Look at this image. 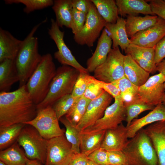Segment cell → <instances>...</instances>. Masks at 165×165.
<instances>
[{
  "instance_id": "39",
  "label": "cell",
  "mask_w": 165,
  "mask_h": 165,
  "mask_svg": "<svg viewBox=\"0 0 165 165\" xmlns=\"http://www.w3.org/2000/svg\"><path fill=\"white\" fill-rule=\"evenodd\" d=\"M87 15V14L73 9L71 29L74 35L79 33L83 28Z\"/></svg>"
},
{
  "instance_id": "44",
  "label": "cell",
  "mask_w": 165,
  "mask_h": 165,
  "mask_svg": "<svg viewBox=\"0 0 165 165\" xmlns=\"http://www.w3.org/2000/svg\"><path fill=\"white\" fill-rule=\"evenodd\" d=\"M148 1L153 13L165 20V2L164 1L151 0Z\"/></svg>"
},
{
  "instance_id": "37",
  "label": "cell",
  "mask_w": 165,
  "mask_h": 165,
  "mask_svg": "<svg viewBox=\"0 0 165 165\" xmlns=\"http://www.w3.org/2000/svg\"><path fill=\"white\" fill-rule=\"evenodd\" d=\"M126 112L125 121L127 127L132 121L141 113L146 111L152 110L155 106L139 103L125 105Z\"/></svg>"
},
{
  "instance_id": "24",
  "label": "cell",
  "mask_w": 165,
  "mask_h": 165,
  "mask_svg": "<svg viewBox=\"0 0 165 165\" xmlns=\"http://www.w3.org/2000/svg\"><path fill=\"white\" fill-rule=\"evenodd\" d=\"M123 67L125 77L138 87L144 84L150 77V73L142 68L129 55H124Z\"/></svg>"
},
{
  "instance_id": "10",
  "label": "cell",
  "mask_w": 165,
  "mask_h": 165,
  "mask_svg": "<svg viewBox=\"0 0 165 165\" xmlns=\"http://www.w3.org/2000/svg\"><path fill=\"white\" fill-rule=\"evenodd\" d=\"M106 23L92 2L83 28L79 33L74 35L75 42L81 45L93 46L100 36L101 32L105 28Z\"/></svg>"
},
{
  "instance_id": "50",
  "label": "cell",
  "mask_w": 165,
  "mask_h": 165,
  "mask_svg": "<svg viewBox=\"0 0 165 165\" xmlns=\"http://www.w3.org/2000/svg\"><path fill=\"white\" fill-rule=\"evenodd\" d=\"M86 165H100L90 160H89Z\"/></svg>"
},
{
  "instance_id": "15",
  "label": "cell",
  "mask_w": 165,
  "mask_h": 165,
  "mask_svg": "<svg viewBox=\"0 0 165 165\" xmlns=\"http://www.w3.org/2000/svg\"><path fill=\"white\" fill-rule=\"evenodd\" d=\"M165 36V20L158 16V20L154 25L137 33L130 39L131 43L152 48L155 47Z\"/></svg>"
},
{
  "instance_id": "45",
  "label": "cell",
  "mask_w": 165,
  "mask_h": 165,
  "mask_svg": "<svg viewBox=\"0 0 165 165\" xmlns=\"http://www.w3.org/2000/svg\"><path fill=\"white\" fill-rule=\"evenodd\" d=\"M165 59V36L156 45L154 62L156 64Z\"/></svg>"
},
{
  "instance_id": "16",
  "label": "cell",
  "mask_w": 165,
  "mask_h": 165,
  "mask_svg": "<svg viewBox=\"0 0 165 165\" xmlns=\"http://www.w3.org/2000/svg\"><path fill=\"white\" fill-rule=\"evenodd\" d=\"M155 47H146L130 43L125 51L142 68L150 73L156 72L154 62Z\"/></svg>"
},
{
  "instance_id": "25",
  "label": "cell",
  "mask_w": 165,
  "mask_h": 165,
  "mask_svg": "<svg viewBox=\"0 0 165 165\" xmlns=\"http://www.w3.org/2000/svg\"><path fill=\"white\" fill-rule=\"evenodd\" d=\"M19 80L15 60L6 59L0 62V92H9L12 86Z\"/></svg>"
},
{
  "instance_id": "32",
  "label": "cell",
  "mask_w": 165,
  "mask_h": 165,
  "mask_svg": "<svg viewBox=\"0 0 165 165\" xmlns=\"http://www.w3.org/2000/svg\"><path fill=\"white\" fill-rule=\"evenodd\" d=\"M91 101L83 95L77 99L65 117L76 127L85 114Z\"/></svg>"
},
{
  "instance_id": "7",
  "label": "cell",
  "mask_w": 165,
  "mask_h": 165,
  "mask_svg": "<svg viewBox=\"0 0 165 165\" xmlns=\"http://www.w3.org/2000/svg\"><path fill=\"white\" fill-rule=\"evenodd\" d=\"M165 77L161 73L149 77L146 82L139 87L136 94L124 105L139 103L156 106L161 104L165 94Z\"/></svg>"
},
{
  "instance_id": "51",
  "label": "cell",
  "mask_w": 165,
  "mask_h": 165,
  "mask_svg": "<svg viewBox=\"0 0 165 165\" xmlns=\"http://www.w3.org/2000/svg\"><path fill=\"white\" fill-rule=\"evenodd\" d=\"M162 103L164 105V106L165 107V94L164 98L163 99V101Z\"/></svg>"
},
{
  "instance_id": "13",
  "label": "cell",
  "mask_w": 165,
  "mask_h": 165,
  "mask_svg": "<svg viewBox=\"0 0 165 165\" xmlns=\"http://www.w3.org/2000/svg\"><path fill=\"white\" fill-rule=\"evenodd\" d=\"M74 154L64 135L48 140L44 165H68Z\"/></svg>"
},
{
  "instance_id": "52",
  "label": "cell",
  "mask_w": 165,
  "mask_h": 165,
  "mask_svg": "<svg viewBox=\"0 0 165 165\" xmlns=\"http://www.w3.org/2000/svg\"><path fill=\"white\" fill-rule=\"evenodd\" d=\"M0 165H7L3 161L1 160H0Z\"/></svg>"
},
{
  "instance_id": "11",
  "label": "cell",
  "mask_w": 165,
  "mask_h": 165,
  "mask_svg": "<svg viewBox=\"0 0 165 165\" xmlns=\"http://www.w3.org/2000/svg\"><path fill=\"white\" fill-rule=\"evenodd\" d=\"M114 99V102L106 108L102 117L92 126L82 131L94 132L106 130L115 128L125 121L126 112L124 101L121 95Z\"/></svg>"
},
{
  "instance_id": "46",
  "label": "cell",
  "mask_w": 165,
  "mask_h": 165,
  "mask_svg": "<svg viewBox=\"0 0 165 165\" xmlns=\"http://www.w3.org/2000/svg\"><path fill=\"white\" fill-rule=\"evenodd\" d=\"M73 8L87 14L92 3L90 0H72Z\"/></svg>"
},
{
  "instance_id": "35",
  "label": "cell",
  "mask_w": 165,
  "mask_h": 165,
  "mask_svg": "<svg viewBox=\"0 0 165 165\" xmlns=\"http://www.w3.org/2000/svg\"><path fill=\"white\" fill-rule=\"evenodd\" d=\"M6 4H21L24 5L23 11L29 14L35 10H40L52 6L54 2L52 0H5Z\"/></svg>"
},
{
  "instance_id": "31",
  "label": "cell",
  "mask_w": 165,
  "mask_h": 165,
  "mask_svg": "<svg viewBox=\"0 0 165 165\" xmlns=\"http://www.w3.org/2000/svg\"><path fill=\"white\" fill-rule=\"evenodd\" d=\"M25 125L23 123H20L0 127V151L10 147L17 141Z\"/></svg>"
},
{
  "instance_id": "23",
  "label": "cell",
  "mask_w": 165,
  "mask_h": 165,
  "mask_svg": "<svg viewBox=\"0 0 165 165\" xmlns=\"http://www.w3.org/2000/svg\"><path fill=\"white\" fill-rule=\"evenodd\" d=\"M118 14L121 16H138L139 14L155 15L149 4L143 0H116Z\"/></svg>"
},
{
  "instance_id": "40",
  "label": "cell",
  "mask_w": 165,
  "mask_h": 165,
  "mask_svg": "<svg viewBox=\"0 0 165 165\" xmlns=\"http://www.w3.org/2000/svg\"><path fill=\"white\" fill-rule=\"evenodd\" d=\"M87 74L80 72L72 94L74 98H78L83 95L88 84L86 77Z\"/></svg>"
},
{
  "instance_id": "6",
  "label": "cell",
  "mask_w": 165,
  "mask_h": 165,
  "mask_svg": "<svg viewBox=\"0 0 165 165\" xmlns=\"http://www.w3.org/2000/svg\"><path fill=\"white\" fill-rule=\"evenodd\" d=\"M16 141L24 149L27 158L37 160L45 165L48 140L42 137L35 128L29 125L25 124Z\"/></svg>"
},
{
  "instance_id": "36",
  "label": "cell",
  "mask_w": 165,
  "mask_h": 165,
  "mask_svg": "<svg viewBox=\"0 0 165 165\" xmlns=\"http://www.w3.org/2000/svg\"><path fill=\"white\" fill-rule=\"evenodd\" d=\"M79 98H74L72 94H69L64 96L54 103L52 106L59 120L68 113Z\"/></svg>"
},
{
  "instance_id": "9",
  "label": "cell",
  "mask_w": 165,
  "mask_h": 165,
  "mask_svg": "<svg viewBox=\"0 0 165 165\" xmlns=\"http://www.w3.org/2000/svg\"><path fill=\"white\" fill-rule=\"evenodd\" d=\"M59 120L52 106L37 110L36 117L24 123L35 128L44 138L47 140L64 135V130L59 125Z\"/></svg>"
},
{
  "instance_id": "19",
  "label": "cell",
  "mask_w": 165,
  "mask_h": 165,
  "mask_svg": "<svg viewBox=\"0 0 165 165\" xmlns=\"http://www.w3.org/2000/svg\"><path fill=\"white\" fill-rule=\"evenodd\" d=\"M128 138L127 127L122 123L106 130L101 148L108 152L123 151Z\"/></svg>"
},
{
  "instance_id": "43",
  "label": "cell",
  "mask_w": 165,
  "mask_h": 165,
  "mask_svg": "<svg viewBox=\"0 0 165 165\" xmlns=\"http://www.w3.org/2000/svg\"><path fill=\"white\" fill-rule=\"evenodd\" d=\"M105 92L97 85L93 83H89L87 86L83 96L91 101L99 97Z\"/></svg>"
},
{
  "instance_id": "26",
  "label": "cell",
  "mask_w": 165,
  "mask_h": 165,
  "mask_svg": "<svg viewBox=\"0 0 165 165\" xmlns=\"http://www.w3.org/2000/svg\"><path fill=\"white\" fill-rule=\"evenodd\" d=\"M158 16L156 15H146L143 17L138 16H127L126 28L128 37L131 38L137 33L154 25Z\"/></svg>"
},
{
  "instance_id": "27",
  "label": "cell",
  "mask_w": 165,
  "mask_h": 165,
  "mask_svg": "<svg viewBox=\"0 0 165 165\" xmlns=\"http://www.w3.org/2000/svg\"><path fill=\"white\" fill-rule=\"evenodd\" d=\"M106 130L94 132H80V152L87 156L101 148Z\"/></svg>"
},
{
  "instance_id": "53",
  "label": "cell",
  "mask_w": 165,
  "mask_h": 165,
  "mask_svg": "<svg viewBox=\"0 0 165 165\" xmlns=\"http://www.w3.org/2000/svg\"><path fill=\"white\" fill-rule=\"evenodd\" d=\"M164 1L165 2V0H164Z\"/></svg>"
},
{
  "instance_id": "29",
  "label": "cell",
  "mask_w": 165,
  "mask_h": 165,
  "mask_svg": "<svg viewBox=\"0 0 165 165\" xmlns=\"http://www.w3.org/2000/svg\"><path fill=\"white\" fill-rule=\"evenodd\" d=\"M26 159L24 152L21 149L17 141L0 152V160L7 165H26Z\"/></svg>"
},
{
  "instance_id": "49",
  "label": "cell",
  "mask_w": 165,
  "mask_h": 165,
  "mask_svg": "<svg viewBox=\"0 0 165 165\" xmlns=\"http://www.w3.org/2000/svg\"><path fill=\"white\" fill-rule=\"evenodd\" d=\"M42 164L37 160H30L26 157V165H42Z\"/></svg>"
},
{
  "instance_id": "33",
  "label": "cell",
  "mask_w": 165,
  "mask_h": 165,
  "mask_svg": "<svg viewBox=\"0 0 165 165\" xmlns=\"http://www.w3.org/2000/svg\"><path fill=\"white\" fill-rule=\"evenodd\" d=\"M59 121L66 128L65 137L72 145V149L74 154L80 152L79 134L80 131L76 127L69 122L65 117L61 118Z\"/></svg>"
},
{
  "instance_id": "8",
  "label": "cell",
  "mask_w": 165,
  "mask_h": 165,
  "mask_svg": "<svg viewBox=\"0 0 165 165\" xmlns=\"http://www.w3.org/2000/svg\"><path fill=\"white\" fill-rule=\"evenodd\" d=\"M124 55L119 47L112 48L105 61L94 72V77L107 83H112L125 76L123 67Z\"/></svg>"
},
{
  "instance_id": "47",
  "label": "cell",
  "mask_w": 165,
  "mask_h": 165,
  "mask_svg": "<svg viewBox=\"0 0 165 165\" xmlns=\"http://www.w3.org/2000/svg\"><path fill=\"white\" fill-rule=\"evenodd\" d=\"M89 160L88 156L80 152L73 155L68 165H86Z\"/></svg>"
},
{
  "instance_id": "22",
  "label": "cell",
  "mask_w": 165,
  "mask_h": 165,
  "mask_svg": "<svg viewBox=\"0 0 165 165\" xmlns=\"http://www.w3.org/2000/svg\"><path fill=\"white\" fill-rule=\"evenodd\" d=\"M23 42L7 31L0 28V62L6 59L15 60Z\"/></svg>"
},
{
  "instance_id": "28",
  "label": "cell",
  "mask_w": 165,
  "mask_h": 165,
  "mask_svg": "<svg viewBox=\"0 0 165 165\" xmlns=\"http://www.w3.org/2000/svg\"><path fill=\"white\" fill-rule=\"evenodd\" d=\"M52 8L59 27L71 28L73 9L72 0H54Z\"/></svg>"
},
{
  "instance_id": "2",
  "label": "cell",
  "mask_w": 165,
  "mask_h": 165,
  "mask_svg": "<svg viewBox=\"0 0 165 165\" xmlns=\"http://www.w3.org/2000/svg\"><path fill=\"white\" fill-rule=\"evenodd\" d=\"M44 20L34 26L23 42L15 63L18 74L19 87L26 85L40 62L42 56L38 52V38L34 35Z\"/></svg>"
},
{
  "instance_id": "14",
  "label": "cell",
  "mask_w": 165,
  "mask_h": 165,
  "mask_svg": "<svg viewBox=\"0 0 165 165\" xmlns=\"http://www.w3.org/2000/svg\"><path fill=\"white\" fill-rule=\"evenodd\" d=\"M112 97L105 92L99 97L91 100L86 112L76 127L80 132L92 126L103 116L105 111L109 106Z\"/></svg>"
},
{
  "instance_id": "41",
  "label": "cell",
  "mask_w": 165,
  "mask_h": 165,
  "mask_svg": "<svg viewBox=\"0 0 165 165\" xmlns=\"http://www.w3.org/2000/svg\"><path fill=\"white\" fill-rule=\"evenodd\" d=\"M88 157L89 160L100 165H109L108 151L101 148L91 153Z\"/></svg>"
},
{
  "instance_id": "42",
  "label": "cell",
  "mask_w": 165,
  "mask_h": 165,
  "mask_svg": "<svg viewBox=\"0 0 165 165\" xmlns=\"http://www.w3.org/2000/svg\"><path fill=\"white\" fill-rule=\"evenodd\" d=\"M109 165H128L126 157L122 151L108 152Z\"/></svg>"
},
{
  "instance_id": "17",
  "label": "cell",
  "mask_w": 165,
  "mask_h": 165,
  "mask_svg": "<svg viewBox=\"0 0 165 165\" xmlns=\"http://www.w3.org/2000/svg\"><path fill=\"white\" fill-rule=\"evenodd\" d=\"M144 130L151 141L160 165H165V120L150 124Z\"/></svg>"
},
{
  "instance_id": "38",
  "label": "cell",
  "mask_w": 165,
  "mask_h": 165,
  "mask_svg": "<svg viewBox=\"0 0 165 165\" xmlns=\"http://www.w3.org/2000/svg\"><path fill=\"white\" fill-rule=\"evenodd\" d=\"M86 79L88 83H93L104 90L114 98L120 96V93L118 88L112 83H107L98 80L93 76L86 74Z\"/></svg>"
},
{
  "instance_id": "18",
  "label": "cell",
  "mask_w": 165,
  "mask_h": 165,
  "mask_svg": "<svg viewBox=\"0 0 165 165\" xmlns=\"http://www.w3.org/2000/svg\"><path fill=\"white\" fill-rule=\"evenodd\" d=\"M112 45V40L105 28L98 39L94 52L87 60L86 68L89 73L94 72L97 68L105 61Z\"/></svg>"
},
{
  "instance_id": "34",
  "label": "cell",
  "mask_w": 165,
  "mask_h": 165,
  "mask_svg": "<svg viewBox=\"0 0 165 165\" xmlns=\"http://www.w3.org/2000/svg\"><path fill=\"white\" fill-rule=\"evenodd\" d=\"M112 83L119 90L124 103L131 100L137 94L139 87L131 82L125 76Z\"/></svg>"
},
{
  "instance_id": "21",
  "label": "cell",
  "mask_w": 165,
  "mask_h": 165,
  "mask_svg": "<svg viewBox=\"0 0 165 165\" xmlns=\"http://www.w3.org/2000/svg\"><path fill=\"white\" fill-rule=\"evenodd\" d=\"M126 19L118 16L116 23H106L105 26L112 42V48L119 46L124 51L131 43L126 32Z\"/></svg>"
},
{
  "instance_id": "4",
  "label": "cell",
  "mask_w": 165,
  "mask_h": 165,
  "mask_svg": "<svg viewBox=\"0 0 165 165\" xmlns=\"http://www.w3.org/2000/svg\"><path fill=\"white\" fill-rule=\"evenodd\" d=\"M122 151L128 165H160L155 150L144 128L128 139Z\"/></svg>"
},
{
  "instance_id": "1",
  "label": "cell",
  "mask_w": 165,
  "mask_h": 165,
  "mask_svg": "<svg viewBox=\"0 0 165 165\" xmlns=\"http://www.w3.org/2000/svg\"><path fill=\"white\" fill-rule=\"evenodd\" d=\"M37 106L26 85L12 92H0V127L31 120L37 115Z\"/></svg>"
},
{
  "instance_id": "20",
  "label": "cell",
  "mask_w": 165,
  "mask_h": 165,
  "mask_svg": "<svg viewBox=\"0 0 165 165\" xmlns=\"http://www.w3.org/2000/svg\"><path fill=\"white\" fill-rule=\"evenodd\" d=\"M165 120V107L159 104L147 114L139 119H135L127 127L129 138H133L140 130L147 126L157 122Z\"/></svg>"
},
{
  "instance_id": "5",
  "label": "cell",
  "mask_w": 165,
  "mask_h": 165,
  "mask_svg": "<svg viewBox=\"0 0 165 165\" xmlns=\"http://www.w3.org/2000/svg\"><path fill=\"white\" fill-rule=\"evenodd\" d=\"M80 72L70 66L62 65L57 69L48 93L44 100L37 105V110L52 106L57 100L72 94Z\"/></svg>"
},
{
  "instance_id": "3",
  "label": "cell",
  "mask_w": 165,
  "mask_h": 165,
  "mask_svg": "<svg viewBox=\"0 0 165 165\" xmlns=\"http://www.w3.org/2000/svg\"><path fill=\"white\" fill-rule=\"evenodd\" d=\"M56 70L51 54L47 53L42 55L40 62L26 85L28 92L37 105L46 97Z\"/></svg>"
},
{
  "instance_id": "12",
  "label": "cell",
  "mask_w": 165,
  "mask_h": 165,
  "mask_svg": "<svg viewBox=\"0 0 165 165\" xmlns=\"http://www.w3.org/2000/svg\"><path fill=\"white\" fill-rule=\"evenodd\" d=\"M51 26L48 33L55 43L58 50L54 54V57L62 65L72 67L80 72L89 74L86 68L81 65L77 61L71 51L66 45L64 40V32L61 31L56 20L51 19Z\"/></svg>"
},
{
  "instance_id": "48",
  "label": "cell",
  "mask_w": 165,
  "mask_h": 165,
  "mask_svg": "<svg viewBox=\"0 0 165 165\" xmlns=\"http://www.w3.org/2000/svg\"><path fill=\"white\" fill-rule=\"evenodd\" d=\"M156 72L163 74L165 77V59L156 64ZM165 88V81L164 82Z\"/></svg>"
},
{
  "instance_id": "30",
  "label": "cell",
  "mask_w": 165,
  "mask_h": 165,
  "mask_svg": "<svg viewBox=\"0 0 165 165\" xmlns=\"http://www.w3.org/2000/svg\"><path fill=\"white\" fill-rule=\"evenodd\" d=\"M106 23H115L118 16V8L114 0H90Z\"/></svg>"
}]
</instances>
